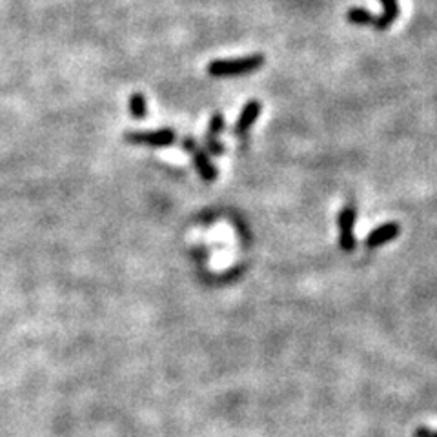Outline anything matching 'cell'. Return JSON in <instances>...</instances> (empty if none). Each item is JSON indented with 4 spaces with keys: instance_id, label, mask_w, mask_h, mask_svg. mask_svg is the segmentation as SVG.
Here are the masks:
<instances>
[{
    "instance_id": "obj_10",
    "label": "cell",
    "mask_w": 437,
    "mask_h": 437,
    "mask_svg": "<svg viewBox=\"0 0 437 437\" xmlns=\"http://www.w3.org/2000/svg\"><path fill=\"white\" fill-rule=\"evenodd\" d=\"M128 109L133 119L142 120L148 113V102H146V97L142 93H133L128 100Z\"/></svg>"
},
{
    "instance_id": "obj_9",
    "label": "cell",
    "mask_w": 437,
    "mask_h": 437,
    "mask_svg": "<svg viewBox=\"0 0 437 437\" xmlns=\"http://www.w3.org/2000/svg\"><path fill=\"white\" fill-rule=\"evenodd\" d=\"M375 19H377V15L363 10V8H352L346 13V21L355 24V26H374Z\"/></svg>"
},
{
    "instance_id": "obj_6",
    "label": "cell",
    "mask_w": 437,
    "mask_h": 437,
    "mask_svg": "<svg viewBox=\"0 0 437 437\" xmlns=\"http://www.w3.org/2000/svg\"><path fill=\"white\" fill-rule=\"evenodd\" d=\"M224 130V117L223 113H215L210 120L208 133L204 137V148L208 151L210 155H223L224 153V144L218 141V135L221 131Z\"/></svg>"
},
{
    "instance_id": "obj_3",
    "label": "cell",
    "mask_w": 437,
    "mask_h": 437,
    "mask_svg": "<svg viewBox=\"0 0 437 437\" xmlns=\"http://www.w3.org/2000/svg\"><path fill=\"white\" fill-rule=\"evenodd\" d=\"M182 148H184V151H188V153H192L193 166H195V170H197L203 181L214 182L215 179H217V170H215L214 164L210 162L208 153L195 142V139L186 137V139L182 141Z\"/></svg>"
},
{
    "instance_id": "obj_1",
    "label": "cell",
    "mask_w": 437,
    "mask_h": 437,
    "mask_svg": "<svg viewBox=\"0 0 437 437\" xmlns=\"http://www.w3.org/2000/svg\"><path fill=\"white\" fill-rule=\"evenodd\" d=\"M266 63L265 55H250L240 58H226V60H214L208 64V73L212 77H243L255 69L262 68Z\"/></svg>"
},
{
    "instance_id": "obj_4",
    "label": "cell",
    "mask_w": 437,
    "mask_h": 437,
    "mask_svg": "<svg viewBox=\"0 0 437 437\" xmlns=\"http://www.w3.org/2000/svg\"><path fill=\"white\" fill-rule=\"evenodd\" d=\"M355 217H357V212H355V206L352 204H346L341 214L337 217V226H339V246L341 250L350 254V251L355 250Z\"/></svg>"
},
{
    "instance_id": "obj_2",
    "label": "cell",
    "mask_w": 437,
    "mask_h": 437,
    "mask_svg": "<svg viewBox=\"0 0 437 437\" xmlns=\"http://www.w3.org/2000/svg\"><path fill=\"white\" fill-rule=\"evenodd\" d=\"M177 139V133L172 128L150 131H126L124 141L135 146H150V148H168Z\"/></svg>"
},
{
    "instance_id": "obj_5",
    "label": "cell",
    "mask_w": 437,
    "mask_h": 437,
    "mask_svg": "<svg viewBox=\"0 0 437 437\" xmlns=\"http://www.w3.org/2000/svg\"><path fill=\"white\" fill-rule=\"evenodd\" d=\"M260 111H262V104H260L259 100L257 99L248 100V102L245 104V108H243V111H240L239 119H237V122H235L234 126L235 135L237 137L248 135V131H250L251 126L255 124V120L259 119Z\"/></svg>"
},
{
    "instance_id": "obj_8",
    "label": "cell",
    "mask_w": 437,
    "mask_h": 437,
    "mask_svg": "<svg viewBox=\"0 0 437 437\" xmlns=\"http://www.w3.org/2000/svg\"><path fill=\"white\" fill-rule=\"evenodd\" d=\"M381 4H383V13L375 19L374 27L379 32H385L399 16V2L397 0H381Z\"/></svg>"
},
{
    "instance_id": "obj_7",
    "label": "cell",
    "mask_w": 437,
    "mask_h": 437,
    "mask_svg": "<svg viewBox=\"0 0 437 437\" xmlns=\"http://www.w3.org/2000/svg\"><path fill=\"white\" fill-rule=\"evenodd\" d=\"M397 235H399V224L386 223L383 224V226H379V228H375L374 232L366 237V246L374 250V248H379V246L397 239Z\"/></svg>"
},
{
    "instance_id": "obj_11",
    "label": "cell",
    "mask_w": 437,
    "mask_h": 437,
    "mask_svg": "<svg viewBox=\"0 0 437 437\" xmlns=\"http://www.w3.org/2000/svg\"><path fill=\"white\" fill-rule=\"evenodd\" d=\"M416 437H437V432H430L428 428H419L416 432Z\"/></svg>"
}]
</instances>
